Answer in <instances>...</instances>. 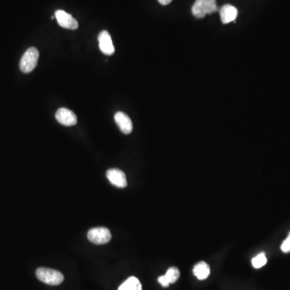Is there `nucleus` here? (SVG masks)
Here are the masks:
<instances>
[{"label":"nucleus","mask_w":290,"mask_h":290,"mask_svg":"<svg viewBox=\"0 0 290 290\" xmlns=\"http://www.w3.org/2000/svg\"><path fill=\"white\" fill-rule=\"evenodd\" d=\"M35 275L37 279L49 286H58L64 281V276L59 271L52 268H39Z\"/></svg>","instance_id":"obj_1"},{"label":"nucleus","mask_w":290,"mask_h":290,"mask_svg":"<svg viewBox=\"0 0 290 290\" xmlns=\"http://www.w3.org/2000/svg\"><path fill=\"white\" fill-rule=\"evenodd\" d=\"M218 10L216 0H196L192 7V13L195 17L202 19L206 15L214 13Z\"/></svg>","instance_id":"obj_2"},{"label":"nucleus","mask_w":290,"mask_h":290,"mask_svg":"<svg viewBox=\"0 0 290 290\" xmlns=\"http://www.w3.org/2000/svg\"><path fill=\"white\" fill-rule=\"evenodd\" d=\"M39 51L35 47L29 48L23 55L20 62V70L23 73H29L35 69L39 60Z\"/></svg>","instance_id":"obj_3"},{"label":"nucleus","mask_w":290,"mask_h":290,"mask_svg":"<svg viewBox=\"0 0 290 290\" xmlns=\"http://www.w3.org/2000/svg\"><path fill=\"white\" fill-rule=\"evenodd\" d=\"M87 237L91 243L101 245L110 242L111 234L109 229L106 227H95L89 230Z\"/></svg>","instance_id":"obj_4"},{"label":"nucleus","mask_w":290,"mask_h":290,"mask_svg":"<svg viewBox=\"0 0 290 290\" xmlns=\"http://www.w3.org/2000/svg\"><path fill=\"white\" fill-rule=\"evenodd\" d=\"M56 20L58 25L62 28L70 30H75L78 28V22L70 14H68L62 10H58L55 12Z\"/></svg>","instance_id":"obj_5"},{"label":"nucleus","mask_w":290,"mask_h":290,"mask_svg":"<svg viewBox=\"0 0 290 290\" xmlns=\"http://www.w3.org/2000/svg\"><path fill=\"white\" fill-rule=\"evenodd\" d=\"M55 117L58 122L64 126H73L78 122L77 115L69 109L64 107L58 109V111L56 112Z\"/></svg>","instance_id":"obj_6"},{"label":"nucleus","mask_w":290,"mask_h":290,"mask_svg":"<svg viewBox=\"0 0 290 290\" xmlns=\"http://www.w3.org/2000/svg\"><path fill=\"white\" fill-rule=\"evenodd\" d=\"M106 177L111 184L118 188H125L128 186L125 173L118 168H111L107 170Z\"/></svg>","instance_id":"obj_7"},{"label":"nucleus","mask_w":290,"mask_h":290,"mask_svg":"<svg viewBox=\"0 0 290 290\" xmlns=\"http://www.w3.org/2000/svg\"><path fill=\"white\" fill-rule=\"evenodd\" d=\"M97 40L99 43L100 50L102 53H104L105 55L111 56L115 53L113 42L108 32H101L98 35Z\"/></svg>","instance_id":"obj_8"},{"label":"nucleus","mask_w":290,"mask_h":290,"mask_svg":"<svg viewBox=\"0 0 290 290\" xmlns=\"http://www.w3.org/2000/svg\"><path fill=\"white\" fill-rule=\"evenodd\" d=\"M115 121L120 128V131L124 134L129 135L132 131L133 125L131 119L129 115L124 113L122 111H118L115 115Z\"/></svg>","instance_id":"obj_9"},{"label":"nucleus","mask_w":290,"mask_h":290,"mask_svg":"<svg viewBox=\"0 0 290 290\" xmlns=\"http://www.w3.org/2000/svg\"><path fill=\"white\" fill-rule=\"evenodd\" d=\"M179 277V269L176 267H171L167 270L165 275L158 277V281L163 287H168L170 284L175 283Z\"/></svg>","instance_id":"obj_10"},{"label":"nucleus","mask_w":290,"mask_h":290,"mask_svg":"<svg viewBox=\"0 0 290 290\" xmlns=\"http://www.w3.org/2000/svg\"><path fill=\"white\" fill-rule=\"evenodd\" d=\"M237 15L238 10L232 5H224L220 9V16H221L222 22L224 23V25L235 21Z\"/></svg>","instance_id":"obj_11"},{"label":"nucleus","mask_w":290,"mask_h":290,"mask_svg":"<svg viewBox=\"0 0 290 290\" xmlns=\"http://www.w3.org/2000/svg\"><path fill=\"white\" fill-rule=\"evenodd\" d=\"M193 273L197 279L205 280L209 277V275L211 273V268L206 262H199L194 266Z\"/></svg>","instance_id":"obj_12"},{"label":"nucleus","mask_w":290,"mask_h":290,"mask_svg":"<svg viewBox=\"0 0 290 290\" xmlns=\"http://www.w3.org/2000/svg\"><path fill=\"white\" fill-rule=\"evenodd\" d=\"M118 290H142V286L136 277H131L125 281Z\"/></svg>","instance_id":"obj_13"},{"label":"nucleus","mask_w":290,"mask_h":290,"mask_svg":"<svg viewBox=\"0 0 290 290\" xmlns=\"http://www.w3.org/2000/svg\"><path fill=\"white\" fill-rule=\"evenodd\" d=\"M252 263H253V267L255 268H262L267 263V258H266L265 254L260 253L259 255H257V257L253 258Z\"/></svg>","instance_id":"obj_14"},{"label":"nucleus","mask_w":290,"mask_h":290,"mask_svg":"<svg viewBox=\"0 0 290 290\" xmlns=\"http://www.w3.org/2000/svg\"><path fill=\"white\" fill-rule=\"evenodd\" d=\"M281 249L285 253H290V231L286 240L282 243Z\"/></svg>","instance_id":"obj_15"},{"label":"nucleus","mask_w":290,"mask_h":290,"mask_svg":"<svg viewBox=\"0 0 290 290\" xmlns=\"http://www.w3.org/2000/svg\"><path fill=\"white\" fill-rule=\"evenodd\" d=\"M172 1H173V0H158V2H159L161 4L164 5V6L169 4Z\"/></svg>","instance_id":"obj_16"}]
</instances>
